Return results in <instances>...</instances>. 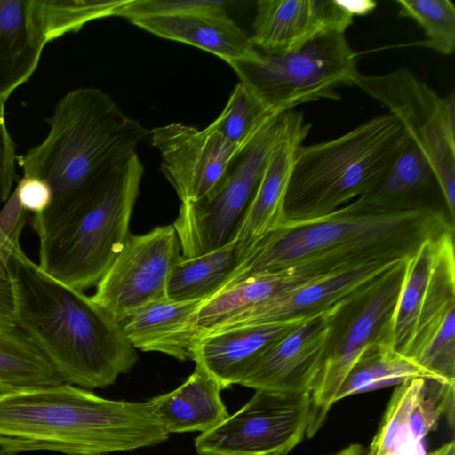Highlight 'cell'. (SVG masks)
<instances>
[{
  "label": "cell",
  "mask_w": 455,
  "mask_h": 455,
  "mask_svg": "<svg viewBox=\"0 0 455 455\" xmlns=\"http://www.w3.org/2000/svg\"><path fill=\"white\" fill-rule=\"evenodd\" d=\"M17 326L67 383L104 388L137 363L136 348L92 297L46 274L21 246L9 259Z\"/></svg>",
  "instance_id": "1"
},
{
  "label": "cell",
  "mask_w": 455,
  "mask_h": 455,
  "mask_svg": "<svg viewBox=\"0 0 455 455\" xmlns=\"http://www.w3.org/2000/svg\"><path fill=\"white\" fill-rule=\"evenodd\" d=\"M168 437L148 402L110 400L69 383L0 394V455H104Z\"/></svg>",
  "instance_id": "2"
},
{
  "label": "cell",
  "mask_w": 455,
  "mask_h": 455,
  "mask_svg": "<svg viewBox=\"0 0 455 455\" xmlns=\"http://www.w3.org/2000/svg\"><path fill=\"white\" fill-rule=\"evenodd\" d=\"M47 123L44 140L18 156L17 162L24 176L49 185L50 204L74 202L99 190L150 137L149 130L94 87L67 92Z\"/></svg>",
  "instance_id": "3"
},
{
  "label": "cell",
  "mask_w": 455,
  "mask_h": 455,
  "mask_svg": "<svg viewBox=\"0 0 455 455\" xmlns=\"http://www.w3.org/2000/svg\"><path fill=\"white\" fill-rule=\"evenodd\" d=\"M454 230L433 204L383 210L357 200L322 218L281 228L263 238L222 289L320 256L367 262L410 259L430 238ZM221 290V291H222Z\"/></svg>",
  "instance_id": "4"
},
{
  "label": "cell",
  "mask_w": 455,
  "mask_h": 455,
  "mask_svg": "<svg viewBox=\"0 0 455 455\" xmlns=\"http://www.w3.org/2000/svg\"><path fill=\"white\" fill-rule=\"evenodd\" d=\"M144 166L133 155L101 188L79 200L50 204L34 214L39 266L80 291L96 285L124 248Z\"/></svg>",
  "instance_id": "5"
},
{
  "label": "cell",
  "mask_w": 455,
  "mask_h": 455,
  "mask_svg": "<svg viewBox=\"0 0 455 455\" xmlns=\"http://www.w3.org/2000/svg\"><path fill=\"white\" fill-rule=\"evenodd\" d=\"M409 136L392 114L371 118L333 140L301 145L283 199V225L311 221L368 192Z\"/></svg>",
  "instance_id": "6"
},
{
  "label": "cell",
  "mask_w": 455,
  "mask_h": 455,
  "mask_svg": "<svg viewBox=\"0 0 455 455\" xmlns=\"http://www.w3.org/2000/svg\"><path fill=\"white\" fill-rule=\"evenodd\" d=\"M244 84L276 114L323 99L339 100L337 89L351 85L356 54L345 33L331 32L282 52L256 49L248 59L229 63Z\"/></svg>",
  "instance_id": "7"
},
{
  "label": "cell",
  "mask_w": 455,
  "mask_h": 455,
  "mask_svg": "<svg viewBox=\"0 0 455 455\" xmlns=\"http://www.w3.org/2000/svg\"><path fill=\"white\" fill-rule=\"evenodd\" d=\"M408 259L399 260L331 309L323 362L311 392L307 437L324 423L339 388L362 352L376 344L393 347V317Z\"/></svg>",
  "instance_id": "8"
},
{
  "label": "cell",
  "mask_w": 455,
  "mask_h": 455,
  "mask_svg": "<svg viewBox=\"0 0 455 455\" xmlns=\"http://www.w3.org/2000/svg\"><path fill=\"white\" fill-rule=\"evenodd\" d=\"M387 107L435 172L451 223L455 218L454 93L440 96L409 68L379 76L356 71L351 82Z\"/></svg>",
  "instance_id": "9"
},
{
  "label": "cell",
  "mask_w": 455,
  "mask_h": 455,
  "mask_svg": "<svg viewBox=\"0 0 455 455\" xmlns=\"http://www.w3.org/2000/svg\"><path fill=\"white\" fill-rule=\"evenodd\" d=\"M287 112L272 118L230 163L213 192L195 203H181L172 226L181 257L194 258L232 242L260 180L268 156L282 135Z\"/></svg>",
  "instance_id": "10"
},
{
  "label": "cell",
  "mask_w": 455,
  "mask_h": 455,
  "mask_svg": "<svg viewBox=\"0 0 455 455\" xmlns=\"http://www.w3.org/2000/svg\"><path fill=\"white\" fill-rule=\"evenodd\" d=\"M312 419L310 393L255 390L235 413L195 442L199 455H286L307 436Z\"/></svg>",
  "instance_id": "11"
},
{
  "label": "cell",
  "mask_w": 455,
  "mask_h": 455,
  "mask_svg": "<svg viewBox=\"0 0 455 455\" xmlns=\"http://www.w3.org/2000/svg\"><path fill=\"white\" fill-rule=\"evenodd\" d=\"M455 307L454 230L425 241L406 263L393 317V348L413 361Z\"/></svg>",
  "instance_id": "12"
},
{
  "label": "cell",
  "mask_w": 455,
  "mask_h": 455,
  "mask_svg": "<svg viewBox=\"0 0 455 455\" xmlns=\"http://www.w3.org/2000/svg\"><path fill=\"white\" fill-rule=\"evenodd\" d=\"M180 252L172 224L140 235L130 234L96 284L92 300L121 323L140 307L167 297L168 280Z\"/></svg>",
  "instance_id": "13"
},
{
  "label": "cell",
  "mask_w": 455,
  "mask_h": 455,
  "mask_svg": "<svg viewBox=\"0 0 455 455\" xmlns=\"http://www.w3.org/2000/svg\"><path fill=\"white\" fill-rule=\"evenodd\" d=\"M162 156L161 171L181 203L210 196L240 150L209 124L204 129L172 123L150 131Z\"/></svg>",
  "instance_id": "14"
},
{
  "label": "cell",
  "mask_w": 455,
  "mask_h": 455,
  "mask_svg": "<svg viewBox=\"0 0 455 455\" xmlns=\"http://www.w3.org/2000/svg\"><path fill=\"white\" fill-rule=\"evenodd\" d=\"M331 308L306 319L275 340L239 385L254 390L311 394L323 362Z\"/></svg>",
  "instance_id": "15"
},
{
  "label": "cell",
  "mask_w": 455,
  "mask_h": 455,
  "mask_svg": "<svg viewBox=\"0 0 455 455\" xmlns=\"http://www.w3.org/2000/svg\"><path fill=\"white\" fill-rule=\"evenodd\" d=\"M354 17L346 1L259 0L250 38L261 52H288L331 32L345 33Z\"/></svg>",
  "instance_id": "16"
},
{
  "label": "cell",
  "mask_w": 455,
  "mask_h": 455,
  "mask_svg": "<svg viewBox=\"0 0 455 455\" xmlns=\"http://www.w3.org/2000/svg\"><path fill=\"white\" fill-rule=\"evenodd\" d=\"M310 129L301 112H287L284 130L268 156L235 238L256 247L283 225V199L291 164Z\"/></svg>",
  "instance_id": "17"
},
{
  "label": "cell",
  "mask_w": 455,
  "mask_h": 455,
  "mask_svg": "<svg viewBox=\"0 0 455 455\" xmlns=\"http://www.w3.org/2000/svg\"><path fill=\"white\" fill-rule=\"evenodd\" d=\"M228 1L204 0L197 8L169 16L130 20L155 36L196 46L228 64L256 52L250 36L227 12Z\"/></svg>",
  "instance_id": "18"
},
{
  "label": "cell",
  "mask_w": 455,
  "mask_h": 455,
  "mask_svg": "<svg viewBox=\"0 0 455 455\" xmlns=\"http://www.w3.org/2000/svg\"><path fill=\"white\" fill-rule=\"evenodd\" d=\"M398 261L372 262L287 290L262 305L247 326L304 320L323 313L374 281Z\"/></svg>",
  "instance_id": "19"
},
{
  "label": "cell",
  "mask_w": 455,
  "mask_h": 455,
  "mask_svg": "<svg viewBox=\"0 0 455 455\" xmlns=\"http://www.w3.org/2000/svg\"><path fill=\"white\" fill-rule=\"evenodd\" d=\"M305 320L211 332L199 339L194 349L193 361L212 376L222 389L240 384L275 340Z\"/></svg>",
  "instance_id": "20"
},
{
  "label": "cell",
  "mask_w": 455,
  "mask_h": 455,
  "mask_svg": "<svg viewBox=\"0 0 455 455\" xmlns=\"http://www.w3.org/2000/svg\"><path fill=\"white\" fill-rule=\"evenodd\" d=\"M204 301L166 297L140 307L120 324L135 348L160 352L180 361L193 360L194 349L201 339L195 318Z\"/></svg>",
  "instance_id": "21"
},
{
  "label": "cell",
  "mask_w": 455,
  "mask_h": 455,
  "mask_svg": "<svg viewBox=\"0 0 455 455\" xmlns=\"http://www.w3.org/2000/svg\"><path fill=\"white\" fill-rule=\"evenodd\" d=\"M217 380L196 363L193 373L176 389L148 401L168 433L206 432L228 416Z\"/></svg>",
  "instance_id": "22"
},
{
  "label": "cell",
  "mask_w": 455,
  "mask_h": 455,
  "mask_svg": "<svg viewBox=\"0 0 455 455\" xmlns=\"http://www.w3.org/2000/svg\"><path fill=\"white\" fill-rule=\"evenodd\" d=\"M45 44L36 35L30 0H0V99L28 81L37 68Z\"/></svg>",
  "instance_id": "23"
},
{
  "label": "cell",
  "mask_w": 455,
  "mask_h": 455,
  "mask_svg": "<svg viewBox=\"0 0 455 455\" xmlns=\"http://www.w3.org/2000/svg\"><path fill=\"white\" fill-rule=\"evenodd\" d=\"M440 189L427 159L409 138L380 180L358 202L383 210L432 204L427 197Z\"/></svg>",
  "instance_id": "24"
},
{
  "label": "cell",
  "mask_w": 455,
  "mask_h": 455,
  "mask_svg": "<svg viewBox=\"0 0 455 455\" xmlns=\"http://www.w3.org/2000/svg\"><path fill=\"white\" fill-rule=\"evenodd\" d=\"M255 247L235 238L194 258H180L170 275L166 295L173 300H205L220 292Z\"/></svg>",
  "instance_id": "25"
},
{
  "label": "cell",
  "mask_w": 455,
  "mask_h": 455,
  "mask_svg": "<svg viewBox=\"0 0 455 455\" xmlns=\"http://www.w3.org/2000/svg\"><path fill=\"white\" fill-rule=\"evenodd\" d=\"M67 383L19 327H0V394Z\"/></svg>",
  "instance_id": "26"
},
{
  "label": "cell",
  "mask_w": 455,
  "mask_h": 455,
  "mask_svg": "<svg viewBox=\"0 0 455 455\" xmlns=\"http://www.w3.org/2000/svg\"><path fill=\"white\" fill-rule=\"evenodd\" d=\"M416 378L441 380L411 359L397 353L392 346L372 345L359 355L334 400L337 403L353 395L397 386Z\"/></svg>",
  "instance_id": "27"
},
{
  "label": "cell",
  "mask_w": 455,
  "mask_h": 455,
  "mask_svg": "<svg viewBox=\"0 0 455 455\" xmlns=\"http://www.w3.org/2000/svg\"><path fill=\"white\" fill-rule=\"evenodd\" d=\"M127 0H30L36 35L46 44L94 20L116 16Z\"/></svg>",
  "instance_id": "28"
},
{
  "label": "cell",
  "mask_w": 455,
  "mask_h": 455,
  "mask_svg": "<svg viewBox=\"0 0 455 455\" xmlns=\"http://www.w3.org/2000/svg\"><path fill=\"white\" fill-rule=\"evenodd\" d=\"M276 116L279 114L269 109L239 81L235 85L225 108L210 125L241 151Z\"/></svg>",
  "instance_id": "29"
},
{
  "label": "cell",
  "mask_w": 455,
  "mask_h": 455,
  "mask_svg": "<svg viewBox=\"0 0 455 455\" xmlns=\"http://www.w3.org/2000/svg\"><path fill=\"white\" fill-rule=\"evenodd\" d=\"M426 379H411L396 386L379 427L364 455H402L409 419L424 394Z\"/></svg>",
  "instance_id": "30"
},
{
  "label": "cell",
  "mask_w": 455,
  "mask_h": 455,
  "mask_svg": "<svg viewBox=\"0 0 455 455\" xmlns=\"http://www.w3.org/2000/svg\"><path fill=\"white\" fill-rule=\"evenodd\" d=\"M398 16L410 18L420 26L425 40L406 45L433 50L443 56L455 50V6L450 0H397Z\"/></svg>",
  "instance_id": "31"
},
{
  "label": "cell",
  "mask_w": 455,
  "mask_h": 455,
  "mask_svg": "<svg viewBox=\"0 0 455 455\" xmlns=\"http://www.w3.org/2000/svg\"><path fill=\"white\" fill-rule=\"evenodd\" d=\"M454 386L437 379H426L424 394L411 414L408 434L402 455H419L422 442L427 434L435 429L443 414L454 426Z\"/></svg>",
  "instance_id": "32"
},
{
  "label": "cell",
  "mask_w": 455,
  "mask_h": 455,
  "mask_svg": "<svg viewBox=\"0 0 455 455\" xmlns=\"http://www.w3.org/2000/svg\"><path fill=\"white\" fill-rule=\"evenodd\" d=\"M413 361L437 379L455 383V307L446 313Z\"/></svg>",
  "instance_id": "33"
},
{
  "label": "cell",
  "mask_w": 455,
  "mask_h": 455,
  "mask_svg": "<svg viewBox=\"0 0 455 455\" xmlns=\"http://www.w3.org/2000/svg\"><path fill=\"white\" fill-rule=\"evenodd\" d=\"M29 215L13 191L0 211V249L8 255L20 247V237Z\"/></svg>",
  "instance_id": "34"
},
{
  "label": "cell",
  "mask_w": 455,
  "mask_h": 455,
  "mask_svg": "<svg viewBox=\"0 0 455 455\" xmlns=\"http://www.w3.org/2000/svg\"><path fill=\"white\" fill-rule=\"evenodd\" d=\"M4 106L5 101L0 99V203L6 202L11 196L18 164L16 146L5 122Z\"/></svg>",
  "instance_id": "35"
},
{
  "label": "cell",
  "mask_w": 455,
  "mask_h": 455,
  "mask_svg": "<svg viewBox=\"0 0 455 455\" xmlns=\"http://www.w3.org/2000/svg\"><path fill=\"white\" fill-rule=\"evenodd\" d=\"M14 191L20 205L34 214L44 212L52 202V195L49 185L36 177L23 176Z\"/></svg>",
  "instance_id": "36"
},
{
  "label": "cell",
  "mask_w": 455,
  "mask_h": 455,
  "mask_svg": "<svg viewBox=\"0 0 455 455\" xmlns=\"http://www.w3.org/2000/svg\"><path fill=\"white\" fill-rule=\"evenodd\" d=\"M7 264L0 258V327L16 328L14 291Z\"/></svg>",
  "instance_id": "37"
},
{
  "label": "cell",
  "mask_w": 455,
  "mask_h": 455,
  "mask_svg": "<svg viewBox=\"0 0 455 455\" xmlns=\"http://www.w3.org/2000/svg\"><path fill=\"white\" fill-rule=\"evenodd\" d=\"M427 455H455V443L452 440Z\"/></svg>",
  "instance_id": "38"
},
{
  "label": "cell",
  "mask_w": 455,
  "mask_h": 455,
  "mask_svg": "<svg viewBox=\"0 0 455 455\" xmlns=\"http://www.w3.org/2000/svg\"><path fill=\"white\" fill-rule=\"evenodd\" d=\"M363 453V448L359 444H351L339 451L330 455H360Z\"/></svg>",
  "instance_id": "39"
},
{
  "label": "cell",
  "mask_w": 455,
  "mask_h": 455,
  "mask_svg": "<svg viewBox=\"0 0 455 455\" xmlns=\"http://www.w3.org/2000/svg\"><path fill=\"white\" fill-rule=\"evenodd\" d=\"M360 455H363V454H360Z\"/></svg>",
  "instance_id": "40"
}]
</instances>
